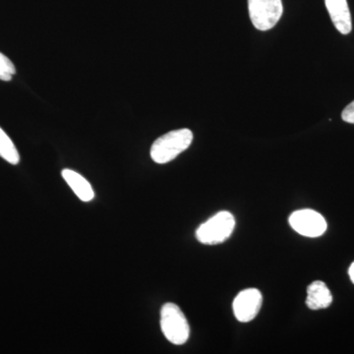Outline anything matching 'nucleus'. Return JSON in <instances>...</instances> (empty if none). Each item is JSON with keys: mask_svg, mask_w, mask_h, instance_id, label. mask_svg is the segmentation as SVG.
I'll use <instances>...</instances> for the list:
<instances>
[{"mask_svg": "<svg viewBox=\"0 0 354 354\" xmlns=\"http://www.w3.org/2000/svg\"><path fill=\"white\" fill-rule=\"evenodd\" d=\"M342 120L354 124V102H351L342 113Z\"/></svg>", "mask_w": 354, "mask_h": 354, "instance_id": "12", "label": "nucleus"}, {"mask_svg": "<svg viewBox=\"0 0 354 354\" xmlns=\"http://www.w3.org/2000/svg\"><path fill=\"white\" fill-rule=\"evenodd\" d=\"M15 73L16 68L13 62L0 53V80L10 81Z\"/></svg>", "mask_w": 354, "mask_h": 354, "instance_id": "11", "label": "nucleus"}, {"mask_svg": "<svg viewBox=\"0 0 354 354\" xmlns=\"http://www.w3.org/2000/svg\"><path fill=\"white\" fill-rule=\"evenodd\" d=\"M192 141L193 133L187 128L174 130L153 142L151 148V158L157 164H167L187 150Z\"/></svg>", "mask_w": 354, "mask_h": 354, "instance_id": "1", "label": "nucleus"}, {"mask_svg": "<svg viewBox=\"0 0 354 354\" xmlns=\"http://www.w3.org/2000/svg\"><path fill=\"white\" fill-rule=\"evenodd\" d=\"M263 297L256 288H247L235 297L234 313L239 322L247 323L254 320L262 307Z\"/></svg>", "mask_w": 354, "mask_h": 354, "instance_id": "6", "label": "nucleus"}, {"mask_svg": "<svg viewBox=\"0 0 354 354\" xmlns=\"http://www.w3.org/2000/svg\"><path fill=\"white\" fill-rule=\"evenodd\" d=\"M290 227L306 237H319L327 230V221L318 212L304 209L295 212L290 216Z\"/></svg>", "mask_w": 354, "mask_h": 354, "instance_id": "5", "label": "nucleus"}, {"mask_svg": "<svg viewBox=\"0 0 354 354\" xmlns=\"http://www.w3.org/2000/svg\"><path fill=\"white\" fill-rule=\"evenodd\" d=\"M235 227L234 216L223 211L202 223L196 230L198 241L206 245H216L230 239Z\"/></svg>", "mask_w": 354, "mask_h": 354, "instance_id": "3", "label": "nucleus"}, {"mask_svg": "<svg viewBox=\"0 0 354 354\" xmlns=\"http://www.w3.org/2000/svg\"><path fill=\"white\" fill-rule=\"evenodd\" d=\"M333 295L322 281H315L307 288L306 305L309 309H326L332 304Z\"/></svg>", "mask_w": 354, "mask_h": 354, "instance_id": "8", "label": "nucleus"}, {"mask_svg": "<svg viewBox=\"0 0 354 354\" xmlns=\"http://www.w3.org/2000/svg\"><path fill=\"white\" fill-rule=\"evenodd\" d=\"M160 329L167 341L181 346L189 339L190 327L185 315L176 304H165L160 310Z\"/></svg>", "mask_w": 354, "mask_h": 354, "instance_id": "2", "label": "nucleus"}, {"mask_svg": "<svg viewBox=\"0 0 354 354\" xmlns=\"http://www.w3.org/2000/svg\"><path fill=\"white\" fill-rule=\"evenodd\" d=\"M248 8L254 27L264 32L274 28L283 12L281 0H248Z\"/></svg>", "mask_w": 354, "mask_h": 354, "instance_id": "4", "label": "nucleus"}, {"mask_svg": "<svg viewBox=\"0 0 354 354\" xmlns=\"http://www.w3.org/2000/svg\"><path fill=\"white\" fill-rule=\"evenodd\" d=\"M62 177L68 184L69 187L73 190L77 197L83 202L92 201L95 198L94 189L90 183L81 176L78 172L72 171V169H64L62 172Z\"/></svg>", "mask_w": 354, "mask_h": 354, "instance_id": "9", "label": "nucleus"}, {"mask_svg": "<svg viewBox=\"0 0 354 354\" xmlns=\"http://www.w3.org/2000/svg\"><path fill=\"white\" fill-rule=\"evenodd\" d=\"M326 7L335 27L342 35H348L353 29L351 11L346 0H325Z\"/></svg>", "mask_w": 354, "mask_h": 354, "instance_id": "7", "label": "nucleus"}, {"mask_svg": "<svg viewBox=\"0 0 354 354\" xmlns=\"http://www.w3.org/2000/svg\"><path fill=\"white\" fill-rule=\"evenodd\" d=\"M0 157L11 165H18L20 162L19 153L14 145L12 140L9 138L8 135L1 128H0Z\"/></svg>", "mask_w": 354, "mask_h": 354, "instance_id": "10", "label": "nucleus"}, {"mask_svg": "<svg viewBox=\"0 0 354 354\" xmlns=\"http://www.w3.org/2000/svg\"><path fill=\"white\" fill-rule=\"evenodd\" d=\"M349 277H351V281L354 283V262L351 264L348 271Z\"/></svg>", "mask_w": 354, "mask_h": 354, "instance_id": "13", "label": "nucleus"}]
</instances>
